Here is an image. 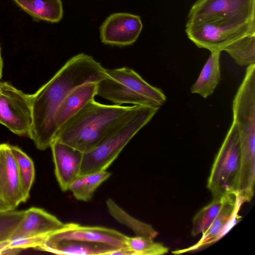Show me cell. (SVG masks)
I'll return each instance as SVG.
<instances>
[{"label":"cell","mask_w":255,"mask_h":255,"mask_svg":"<svg viewBox=\"0 0 255 255\" xmlns=\"http://www.w3.org/2000/svg\"><path fill=\"white\" fill-rule=\"evenodd\" d=\"M107 76L106 69L85 53L69 59L55 74L31 95L32 132L36 148L50 147L58 129L55 118L67 96L75 89L89 82L98 83Z\"/></svg>","instance_id":"obj_1"},{"label":"cell","mask_w":255,"mask_h":255,"mask_svg":"<svg viewBox=\"0 0 255 255\" xmlns=\"http://www.w3.org/2000/svg\"><path fill=\"white\" fill-rule=\"evenodd\" d=\"M134 107L105 105L94 100L58 128L54 140L83 153L88 152L98 145Z\"/></svg>","instance_id":"obj_2"},{"label":"cell","mask_w":255,"mask_h":255,"mask_svg":"<svg viewBox=\"0 0 255 255\" xmlns=\"http://www.w3.org/2000/svg\"><path fill=\"white\" fill-rule=\"evenodd\" d=\"M159 108L134 105L128 116L91 151L83 154L80 175L106 170Z\"/></svg>","instance_id":"obj_3"},{"label":"cell","mask_w":255,"mask_h":255,"mask_svg":"<svg viewBox=\"0 0 255 255\" xmlns=\"http://www.w3.org/2000/svg\"><path fill=\"white\" fill-rule=\"evenodd\" d=\"M106 73L107 76L97 83V95L115 105L160 108L166 102L160 89L148 84L131 68L106 69Z\"/></svg>","instance_id":"obj_4"},{"label":"cell","mask_w":255,"mask_h":255,"mask_svg":"<svg viewBox=\"0 0 255 255\" xmlns=\"http://www.w3.org/2000/svg\"><path fill=\"white\" fill-rule=\"evenodd\" d=\"M240 156L239 135L233 123L214 159L208 179L207 188L213 198L237 192Z\"/></svg>","instance_id":"obj_5"},{"label":"cell","mask_w":255,"mask_h":255,"mask_svg":"<svg viewBox=\"0 0 255 255\" xmlns=\"http://www.w3.org/2000/svg\"><path fill=\"white\" fill-rule=\"evenodd\" d=\"M186 32L199 48L210 52L223 51L227 45L246 35L255 34V21L232 20L187 21Z\"/></svg>","instance_id":"obj_6"},{"label":"cell","mask_w":255,"mask_h":255,"mask_svg":"<svg viewBox=\"0 0 255 255\" xmlns=\"http://www.w3.org/2000/svg\"><path fill=\"white\" fill-rule=\"evenodd\" d=\"M32 123L31 95L0 82V124L19 136L31 138Z\"/></svg>","instance_id":"obj_7"},{"label":"cell","mask_w":255,"mask_h":255,"mask_svg":"<svg viewBox=\"0 0 255 255\" xmlns=\"http://www.w3.org/2000/svg\"><path fill=\"white\" fill-rule=\"evenodd\" d=\"M242 205L237 192H232L224 197L219 212L200 240L194 245L184 249L172 252L181 254L193 252L211 245L223 237L240 219L239 212Z\"/></svg>","instance_id":"obj_8"},{"label":"cell","mask_w":255,"mask_h":255,"mask_svg":"<svg viewBox=\"0 0 255 255\" xmlns=\"http://www.w3.org/2000/svg\"><path fill=\"white\" fill-rule=\"evenodd\" d=\"M138 15L127 12L110 15L100 28V38L105 44L126 46L133 44L142 29Z\"/></svg>","instance_id":"obj_9"},{"label":"cell","mask_w":255,"mask_h":255,"mask_svg":"<svg viewBox=\"0 0 255 255\" xmlns=\"http://www.w3.org/2000/svg\"><path fill=\"white\" fill-rule=\"evenodd\" d=\"M0 200L9 210H15L27 201L11 145L0 144Z\"/></svg>","instance_id":"obj_10"},{"label":"cell","mask_w":255,"mask_h":255,"mask_svg":"<svg viewBox=\"0 0 255 255\" xmlns=\"http://www.w3.org/2000/svg\"><path fill=\"white\" fill-rule=\"evenodd\" d=\"M128 236L114 229L99 226H84L78 224H65L61 229L46 239L52 240H72L101 243L119 249L128 247Z\"/></svg>","instance_id":"obj_11"},{"label":"cell","mask_w":255,"mask_h":255,"mask_svg":"<svg viewBox=\"0 0 255 255\" xmlns=\"http://www.w3.org/2000/svg\"><path fill=\"white\" fill-rule=\"evenodd\" d=\"M55 166V174L63 191L80 175L83 153L65 143L54 140L50 147Z\"/></svg>","instance_id":"obj_12"},{"label":"cell","mask_w":255,"mask_h":255,"mask_svg":"<svg viewBox=\"0 0 255 255\" xmlns=\"http://www.w3.org/2000/svg\"><path fill=\"white\" fill-rule=\"evenodd\" d=\"M217 14L255 19V0H198L190 9L188 19Z\"/></svg>","instance_id":"obj_13"},{"label":"cell","mask_w":255,"mask_h":255,"mask_svg":"<svg viewBox=\"0 0 255 255\" xmlns=\"http://www.w3.org/2000/svg\"><path fill=\"white\" fill-rule=\"evenodd\" d=\"M65 224L43 209L31 207L12 235L16 237H46L64 227Z\"/></svg>","instance_id":"obj_14"},{"label":"cell","mask_w":255,"mask_h":255,"mask_svg":"<svg viewBox=\"0 0 255 255\" xmlns=\"http://www.w3.org/2000/svg\"><path fill=\"white\" fill-rule=\"evenodd\" d=\"M37 249L59 255H112L120 249L101 243L72 240H52L45 238Z\"/></svg>","instance_id":"obj_15"},{"label":"cell","mask_w":255,"mask_h":255,"mask_svg":"<svg viewBox=\"0 0 255 255\" xmlns=\"http://www.w3.org/2000/svg\"><path fill=\"white\" fill-rule=\"evenodd\" d=\"M97 95V83H85L73 90L59 107L55 122L58 128Z\"/></svg>","instance_id":"obj_16"},{"label":"cell","mask_w":255,"mask_h":255,"mask_svg":"<svg viewBox=\"0 0 255 255\" xmlns=\"http://www.w3.org/2000/svg\"><path fill=\"white\" fill-rule=\"evenodd\" d=\"M220 51L211 52L197 80L191 88L192 94H198L204 98L213 94L220 81Z\"/></svg>","instance_id":"obj_17"},{"label":"cell","mask_w":255,"mask_h":255,"mask_svg":"<svg viewBox=\"0 0 255 255\" xmlns=\"http://www.w3.org/2000/svg\"><path fill=\"white\" fill-rule=\"evenodd\" d=\"M33 17L50 22H58L63 15L61 0H14Z\"/></svg>","instance_id":"obj_18"},{"label":"cell","mask_w":255,"mask_h":255,"mask_svg":"<svg viewBox=\"0 0 255 255\" xmlns=\"http://www.w3.org/2000/svg\"><path fill=\"white\" fill-rule=\"evenodd\" d=\"M106 170L79 175L70 185L69 190L77 200H90L98 187L110 176Z\"/></svg>","instance_id":"obj_19"},{"label":"cell","mask_w":255,"mask_h":255,"mask_svg":"<svg viewBox=\"0 0 255 255\" xmlns=\"http://www.w3.org/2000/svg\"><path fill=\"white\" fill-rule=\"evenodd\" d=\"M106 205L110 215L118 222L131 229L136 236L152 240L158 236V233L150 225L133 218L111 198L106 200Z\"/></svg>","instance_id":"obj_20"},{"label":"cell","mask_w":255,"mask_h":255,"mask_svg":"<svg viewBox=\"0 0 255 255\" xmlns=\"http://www.w3.org/2000/svg\"><path fill=\"white\" fill-rule=\"evenodd\" d=\"M223 51L227 52L239 66L255 64V34L237 39L224 47Z\"/></svg>","instance_id":"obj_21"},{"label":"cell","mask_w":255,"mask_h":255,"mask_svg":"<svg viewBox=\"0 0 255 255\" xmlns=\"http://www.w3.org/2000/svg\"><path fill=\"white\" fill-rule=\"evenodd\" d=\"M11 149L18 167L23 192L27 200L35 179L34 163L31 158L18 146L11 145Z\"/></svg>","instance_id":"obj_22"},{"label":"cell","mask_w":255,"mask_h":255,"mask_svg":"<svg viewBox=\"0 0 255 255\" xmlns=\"http://www.w3.org/2000/svg\"><path fill=\"white\" fill-rule=\"evenodd\" d=\"M224 197L213 198L211 202L202 208L194 216L191 229L193 236L202 234L208 229L220 211Z\"/></svg>","instance_id":"obj_23"},{"label":"cell","mask_w":255,"mask_h":255,"mask_svg":"<svg viewBox=\"0 0 255 255\" xmlns=\"http://www.w3.org/2000/svg\"><path fill=\"white\" fill-rule=\"evenodd\" d=\"M127 244L132 251L133 255H161L167 253L169 250L162 243L139 236L128 237Z\"/></svg>","instance_id":"obj_24"},{"label":"cell","mask_w":255,"mask_h":255,"mask_svg":"<svg viewBox=\"0 0 255 255\" xmlns=\"http://www.w3.org/2000/svg\"><path fill=\"white\" fill-rule=\"evenodd\" d=\"M25 210L0 212V242L9 240L22 220Z\"/></svg>","instance_id":"obj_25"},{"label":"cell","mask_w":255,"mask_h":255,"mask_svg":"<svg viewBox=\"0 0 255 255\" xmlns=\"http://www.w3.org/2000/svg\"><path fill=\"white\" fill-rule=\"evenodd\" d=\"M10 210L8 207L1 201L0 200V212Z\"/></svg>","instance_id":"obj_26"},{"label":"cell","mask_w":255,"mask_h":255,"mask_svg":"<svg viewBox=\"0 0 255 255\" xmlns=\"http://www.w3.org/2000/svg\"><path fill=\"white\" fill-rule=\"evenodd\" d=\"M3 70V61L1 54V49L0 47V79L2 77Z\"/></svg>","instance_id":"obj_27"},{"label":"cell","mask_w":255,"mask_h":255,"mask_svg":"<svg viewBox=\"0 0 255 255\" xmlns=\"http://www.w3.org/2000/svg\"><path fill=\"white\" fill-rule=\"evenodd\" d=\"M2 242H3V241H2Z\"/></svg>","instance_id":"obj_28"}]
</instances>
